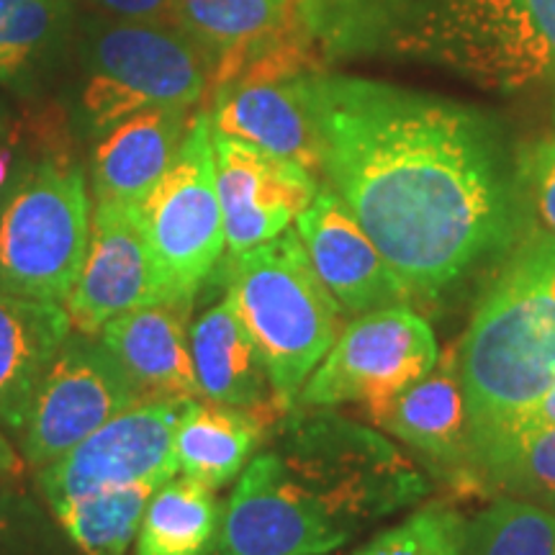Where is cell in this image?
<instances>
[{"mask_svg": "<svg viewBox=\"0 0 555 555\" xmlns=\"http://www.w3.org/2000/svg\"><path fill=\"white\" fill-rule=\"evenodd\" d=\"M363 412L384 433L399 437L437 466L468 468V412L455 352H446L427 376Z\"/></svg>", "mask_w": 555, "mask_h": 555, "instance_id": "19", "label": "cell"}, {"mask_svg": "<svg viewBox=\"0 0 555 555\" xmlns=\"http://www.w3.org/2000/svg\"><path fill=\"white\" fill-rule=\"evenodd\" d=\"M227 298L260 347L281 404L294 409L343 332V307L311 266L296 229L227 260Z\"/></svg>", "mask_w": 555, "mask_h": 555, "instance_id": "4", "label": "cell"}, {"mask_svg": "<svg viewBox=\"0 0 555 555\" xmlns=\"http://www.w3.org/2000/svg\"><path fill=\"white\" fill-rule=\"evenodd\" d=\"M437 358L433 327L409 304L367 311L339 332L294 406L380 404L427 376Z\"/></svg>", "mask_w": 555, "mask_h": 555, "instance_id": "9", "label": "cell"}, {"mask_svg": "<svg viewBox=\"0 0 555 555\" xmlns=\"http://www.w3.org/2000/svg\"><path fill=\"white\" fill-rule=\"evenodd\" d=\"M519 191L532 206L543 234L555 237V137H543L517 159Z\"/></svg>", "mask_w": 555, "mask_h": 555, "instance_id": "30", "label": "cell"}, {"mask_svg": "<svg viewBox=\"0 0 555 555\" xmlns=\"http://www.w3.org/2000/svg\"><path fill=\"white\" fill-rule=\"evenodd\" d=\"M291 0H176V26L211 62V88L237 78L283 29Z\"/></svg>", "mask_w": 555, "mask_h": 555, "instance_id": "21", "label": "cell"}, {"mask_svg": "<svg viewBox=\"0 0 555 555\" xmlns=\"http://www.w3.org/2000/svg\"><path fill=\"white\" fill-rule=\"evenodd\" d=\"M24 476V457L11 446L9 437L0 433V483H16Z\"/></svg>", "mask_w": 555, "mask_h": 555, "instance_id": "33", "label": "cell"}, {"mask_svg": "<svg viewBox=\"0 0 555 555\" xmlns=\"http://www.w3.org/2000/svg\"><path fill=\"white\" fill-rule=\"evenodd\" d=\"M111 18L176 26V0H90Z\"/></svg>", "mask_w": 555, "mask_h": 555, "instance_id": "32", "label": "cell"}, {"mask_svg": "<svg viewBox=\"0 0 555 555\" xmlns=\"http://www.w3.org/2000/svg\"><path fill=\"white\" fill-rule=\"evenodd\" d=\"M75 34L73 0H0V86L39 82L60 65Z\"/></svg>", "mask_w": 555, "mask_h": 555, "instance_id": "23", "label": "cell"}, {"mask_svg": "<svg viewBox=\"0 0 555 555\" xmlns=\"http://www.w3.org/2000/svg\"><path fill=\"white\" fill-rule=\"evenodd\" d=\"M78 116L88 134L155 106L191 108L211 88V62L178 26L90 16L78 24Z\"/></svg>", "mask_w": 555, "mask_h": 555, "instance_id": "5", "label": "cell"}, {"mask_svg": "<svg viewBox=\"0 0 555 555\" xmlns=\"http://www.w3.org/2000/svg\"><path fill=\"white\" fill-rule=\"evenodd\" d=\"M189 337L198 391L206 401L245 409L270 427L288 414L278 399L260 347L227 296L193 322Z\"/></svg>", "mask_w": 555, "mask_h": 555, "instance_id": "17", "label": "cell"}, {"mask_svg": "<svg viewBox=\"0 0 555 555\" xmlns=\"http://www.w3.org/2000/svg\"><path fill=\"white\" fill-rule=\"evenodd\" d=\"M62 304L82 335H101L111 319L159 304L155 262L134 206L93 204L86 260Z\"/></svg>", "mask_w": 555, "mask_h": 555, "instance_id": "13", "label": "cell"}, {"mask_svg": "<svg viewBox=\"0 0 555 555\" xmlns=\"http://www.w3.org/2000/svg\"><path fill=\"white\" fill-rule=\"evenodd\" d=\"M412 41L478 82L555 78V0H422Z\"/></svg>", "mask_w": 555, "mask_h": 555, "instance_id": "8", "label": "cell"}, {"mask_svg": "<svg viewBox=\"0 0 555 555\" xmlns=\"http://www.w3.org/2000/svg\"><path fill=\"white\" fill-rule=\"evenodd\" d=\"M0 555H60L44 512L13 483H0Z\"/></svg>", "mask_w": 555, "mask_h": 555, "instance_id": "29", "label": "cell"}, {"mask_svg": "<svg viewBox=\"0 0 555 555\" xmlns=\"http://www.w3.org/2000/svg\"><path fill=\"white\" fill-rule=\"evenodd\" d=\"M468 457L555 386V237L532 234L504 262L455 347Z\"/></svg>", "mask_w": 555, "mask_h": 555, "instance_id": "3", "label": "cell"}, {"mask_svg": "<svg viewBox=\"0 0 555 555\" xmlns=\"http://www.w3.org/2000/svg\"><path fill=\"white\" fill-rule=\"evenodd\" d=\"M553 427H555V386L547 388V391L535 401V404H530L519 414L512 416L509 422H504V425L483 442V446H478L468 457V468L474 466L478 457L494 453V450H499V448L512 446V442L525 440V437H530V435L545 433V429H553ZM468 468H466V476H468Z\"/></svg>", "mask_w": 555, "mask_h": 555, "instance_id": "31", "label": "cell"}, {"mask_svg": "<svg viewBox=\"0 0 555 555\" xmlns=\"http://www.w3.org/2000/svg\"><path fill=\"white\" fill-rule=\"evenodd\" d=\"M463 555H555V512L499 496L466 522Z\"/></svg>", "mask_w": 555, "mask_h": 555, "instance_id": "26", "label": "cell"}, {"mask_svg": "<svg viewBox=\"0 0 555 555\" xmlns=\"http://www.w3.org/2000/svg\"><path fill=\"white\" fill-rule=\"evenodd\" d=\"M189 401H150L116 414L65 457L37 470L47 506L127 483H159L178 476L176 433Z\"/></svg>", "mask_w": 555, "mask_h": 555, "instance_id": "11", "label": "cell"}, {"mask_svg": "<svg viewBox=\"0 0 555 555\" xmlns=\"http://www.w3.org/2000/svg\"><path fill=\"white\" fill-rule=\"evenodd\" d=\"M553 121H555V106H553Z\"/></svg>", "mask_w": 555, "mask_h": 555, "instance_id": "37", "label": "cell"}, {"mask_svg": "<svg viewBox=\"0 0 555 555\" xmlns=\"http://www.w3.org/2000/svg\"><path fill=\"white\" fill-rule=\"evenodd\" d=\"M270 429L266 420L245 409L191 399L176 433L178 470L217 491L247 468Z\"/></svg>", "mask_w": 555, "mask_h": 555, "instance_id": "22", "label": "cell"}, {"mask_svg": "<svg viewBox=\"0 0 555 555\" xmlns=\"http://www.w3.org/2000/svg\"><path fill=\"white\" fill-rule=\"evenodd\" d=\"M221 506L214 489L193 478H170L152 494L134 540V555H211Z\"/></svg>", "mask_w": 555, "mask_h": 555, "instance_id": "24", "label": "cell"}, {"mask_svg": "<svg viewBox=\"0 0 555 555\" xmlns=\"http://www.w3.org/2000/svg\"><path fill=\"white\" fill-rule=\"evenodd\" d=\"M463 519L453 506L427 504L347 555H463Z\"/></svg>", "mask_w": 555, "mask_h": 555, "instance_id": "28", "label": "cell"}, {"mask_svg": "<svg viewBox=\"0 0 555 555\" xmlns=\"http://www.w3.org/2000/svg\"><path fill=\"white\" fill-rule=\"evenodd\" d=\"M157 489L150 481L103 489L57 506L52 517L80 555H127Z\"/></svg>", "mask_w": 555, "mask_h": 555, "instance_id": "25", "label": "cell"}, {"mask_svg": "<svg viewBox=\"0 0 555 555\" xmlns=\"http://www.w3.org/2000/svg\"><path fill=\"white\" fill-rule=\"evenodd\" d=\"M229 496L214 555H330L429 491L388 437L335 409L294 406Z\"/></svg>", "mask_w": 555, "mask_h": 555, "instance_id": "2", "label": "cell"}, {"mask_svg": "<svg viewBox=\"0 0 555 555\" xmlns=\"http://www.w3.org/2000/svg\"><path fill=\"white\" fill-rule=\"evenodd\" d=\"M468 478L486 491L555 512V427L478 457Z\"/></svg>", "mask_w": 555, "mask_h": 555, "instance_id": "27", "label": "cell"}, {"mask_svg": "<svg viewBox=\"0 0 555 555\" xmlns=\"http://www.w3.org/2000/svg\"><path fill=\"white\" fill-rule=\"evenodd\" d=\"M217 189L229 255L278 237L317 198L319 176L294 159H283L211 131Z\"/></svg>", "mask_w": 555, "mask_h": 555, "instance_id": "12", "label": "cell"}, {"mask_svg": "<svg viewBox=\"0 0 555 555\" xmlns=\"http://www.w3.org/2000/svg\"><path fill=\"white\" fill-rule=\"evenodd\" d=\"M11 134V119H9V111L0 106V142Z\"/></svg>", "mask_w": 555, "mask_h": 555, "instance_id": "36", "label": "cell"}, {"mask_svg": "<svg viewBox=\"0 0 555 555\" xmlns=\"http://www.w3.org/2000/svg\"><path fill=\"white\" fill-rule=\"evenodd\" d=\"M90 214L86 170L52 139L37 159L21 163L0 219V288L65 301L88 253Z\"/></svg>", "mask_w": 555, "mask_h": 555, "instance_id": "6", "label": "cell"}, {"mask_svg": "<svg viewBox=\"0 0 555 555\" xmlns=\"http://www.w3.org/2000/svg\"><path fill=\"white\" fill-rule=\"evenodd\" d=\"M307 75H237L214 88L211 131L322 176V134Z\"/></svg>", "mask_w": 555, "mask_h": 555, "instance_id": "14", "label": "cell"}, {"mask_svg": "<svg viewBox=\"0 0 555 555\" xmlns=\"http://www.w3.org/2000/svg\"><path fill=\"white\" fill-rule=\"evenodd\" d=\"M21 170V168H18ZM16 180H18V172H16V178H13V183L11 185H5L3 191H0V219H3V211H5V204H9V198H11V193H13V189H16Z\"/></svg>", "mask_w": 555, "mask_h": 555, "instance_id": "35", "label": "cell"}, {"mask_svg": "<svg viewBox=\"0 0 555 555\" xmlns=\"http://www.w3.org/2000/svg\"><path fill=\"white\" fill-rule=\"evenodd\" d=\"M189 311L178 304H150L111 319L101 330V343L119 363L139 404L201 397Z\"/></svg>", "mask_w": 555, "mask_h": 555, "instance_id": "16", "label": "cell"}, {"mask_svg": "<svg viewBox=\"0 0 555 555\" xmlns=\"http://www.w3.org/2000/svg\"><path fill=\"white\" fill-rule=\"evenodd\" d=\"M322 176L409 296L437 298L509 253L525 198L496 124L440 95L307 75Z\"/></svg>", "mask_w": 555, "mask_h": 555, "instance_id": "1", "label": "cell"}, {"mask_svg": "<svg viewBox=\"0 0 555 555\" xmlns=\"http://www.w3.org/2000/svg\"><path fill=\"white\" fill-rule=\"evenodd\" d=\"M134 404V388L101 337L73 330L41 376L18 429L21 457L34 470L52 466Z\"/></svg>", "mask_w": 555, "mask_h": 555, "instance_id": "10", "label": "cell"}, {"mask_svg": "<svg viewBox=\"0 0 555 555\" xmlns=\"http://www.w3.org/2000/svg\"><path fill=\"white\" fill-rule=\"evenodd\" d=\"M18 168L21 165H16V142H13V137L9 134L0 142V191L13 183Z\"/></svg>", "mask_w": 555, "mask_h": 555, "instance_id": "34", "label": "cell"}, {"mask_svg": "<svg viewBox=\"0 0 555 555\" xmlns=\"http://www.w3.org/2000/svg\"><path fill=\"white\" fill-rule=\"evenodd\" d=\"M73 332L65 307L0 288V425L18 433L47 367Z\"/></svg>", "mask_w": 555, "mask_h": 555, "instance_id": "20", "label": "cell"}, {"mask_svg": "<svg viewBox=\"0 0 555 555\" xmlns=\"http://www.w3.org/2000/svg\"><path fill=\"white\" fill-rule=\"evenodd\" d=\"M189 124V108L155 106L103 131L90 155L95 204H142L178 155Z\"/></svg>", "mask_w": 555, "mask_h": 555, "instance_id": "18", "label": "cell"}, {"mask_svg": "<svg viewBox=\"0 0 555 555\" xmlns=\"http://www.w3.org/2000/svg\"><path fill=\"white\" fill-rule=\"evenodd\" d=\"M296 232L317 275L343 311L367 314L409 304V291L332 189H319L317 198L296 219Z\"/></svg>", "mask_w": 555, "mask_h": 555, "instance_id": "15", "label": "cell"}, {"mask_svg": "<svg viewBox=\"0 0 555 555\" xmlns=\"http://www.w3.org/2000/svg\"><path fill=\"white\" fill-rule=\"evenodd\" d=\"M134 208L155 262L159 304L193 307L227 247L208 111L193 114L170 168Z\"/></svg>", "mask_w": 555, "mask_h": 555, "instance_id": "7", "label": "cell"}]
</instances>
